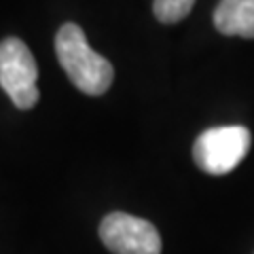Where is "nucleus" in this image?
I'll return each mask as SVG.
<instances>
[{"mask_svg": "<svg viewBox=\"0 0 254 254\" xmlns=\"http://www.w3.org/2000/svg\"><path fill=\"white\" fill-rule=\"evenodd\" d=\"M55 55L76 89L87 95H102L113 85V64L95 53L81 26L64 23L55 34Z\"/></svg>", "mask_w": 254, "mask_h": 254, "instance_id": "obj_1", "label": "nucleus"}, {"mask_svg": "<svg viewBox=\"0 0 254 254\" xmlns=\"http://www.w3.org/2000/svg\"><path fill=\"white\" fill-rule=\"evenodd\" d=\"M252 144L250 131L242 125H222L203 131L195 140L193 157L199 170L212 176L233 172L248 155Z\"/></svg>", "mask_w": 254, "mask_h": 254, "instance_id": "obj_2", "label": "nucleus"}, {"mask_svg": "<svg viewBox=\"0 0 254 254\" xmlns=\"http://www.w3.org/2000/svg\"><path fill=\"white\" fill-rule=\"evenodd\" d=\"M38 66L28 45L15 36L0 43V87L21 110L36 106L41 91L36 87Z\"/></svg>", "mask_w": 254, "mask_h": 254, "instance_id": "obj_3", "label": "nucleus"}, {"mask_svg": "<svg viewBox=\"0 0 254 254\" xmlns=\"http://www.w3.org/2000/svg\"><path fill=\"white\" fill-rule=\"evenodd\" d=\"M100 237L113 254H161L155 225L125 212L108 214L100 225Z\"/></svg>", "mask_w": 254, "mask_h": 254, "instance_id": "obj_4", "label": "nucleus"}, {"mask_svg": "<svg viewBox=\"0 0 254 254\" xmlns=\"http://www.w3.org/2000/svg\"><path fill=\"white\" fill-rule=\"evenodd\" d=\"M214 26L225 36L254 38V0H220Z\"/></svg>", "mask_w": 254, "mask_h": 254, "instance_id": "obj_5", "label": "nucleus"}, {"mask_svg": "<svg viewBox=\"0 0 254 254\" xmlns=\"http://www.w3.org/2000/svg\"><path fill=\"white\" fill-rule=\"evenodd\" d=\"M195 0H155L153 2V11L155 17L161 23H178L187 17L193 9Z\"/></svg>", "mask_w": 254, "mask_h": 254, "instance_id": "obj_6", "label": "nucleus"}]
</instances>
